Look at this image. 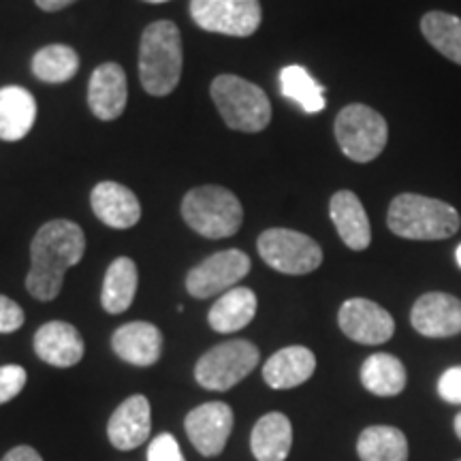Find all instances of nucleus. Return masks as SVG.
<instances>
[{
	"instance_id": "obj_8",
	"label": "nucleus",
	"mask_w": 461,
	"mask_h": 461,
	"mask_svg": "<svg viewBox=\"0 0 461 461\" xmlns=\"http://www.w3.org/2000/svg\"><path fill=\"white\" fill-rule=\"evenodd\" d=\"M258 348L248 339H229L210 348L194 366V378L207 391H229L258 366Z\"/></svg>"
},
{
	"instance_id": "obj_3",
	"label": "nucleus",
	"mask_w": 461,
	"mask_h": 461,
	"mask_svg": "<svg viewBox=\"0 0 461 461\" xmlns=\"http://www.w3.org/2000/svg\"><path fill=\"white\" fill-rule=\"evenodd\" d=\"M387 227L402 240L440 241L461 227V216L451 203L417 193H402L391 201Z\"/></svg>"
},
{
	"instance_id": "obj_25",
	"label": "nucleus",
	"mask_w": 461,
	"mask_h": 461,
	"mask_svg": "<svg viewBox=\"0 0 461 461\" xmlns=\"http://www.w3.org/2000/svg\"><path fill=\"white\" fill-rule=\"evenodd\" d=\"M406 367L395 355H370L361 366V384L378 397L400 395L406 387Z\"/></svg>"
},
{
	"instance_id": "obj_22",
	"label": "nucleus",
	"mask_w": 461,
	"mask_h": 461,
	"mask_svg": "<svg viewBox=\"0 0 461 461\" xmlns=\"http://www.w3.org/2000/svg\"><path fill=\"white\" fill-rule=\"evenodd\" d=\"M257 316V295L252 288L235 286L222 293L210 308L207 321L218 333H235L250 325Z\"/></svg>"
},
{
	"instance_id": "obj_13",
	"label": "nucleus",
	"mask_w": 461,
	"mask_h": 461,
	"mask_svg": "<svg viewBox=\"0 0 461 461\" xmlns=\"http://www.w3.org/2000/svg\"><path fill=\"white\" fill-rule=\"evenodd\" d=\"M411 322L425 338H453L461 333V299L448 293L431 291L412 305Z\"/></svg>"
},
{
	"instance_id": "obj_12",
	"label": "nucleus",
	"mask_w": 461,
	"mask_h": 461,
	"mask_svg": "<svg viewBox=\"0 0 461 461\" xmlns=\"http://www.w3.org/2000/svg\"><path fill=\"white\" fill-rule=\"evenodd\" d=\"M184 428L193 447L203 457H216L224 451L233 431V411L224 402H207L186 414Z\"/></svg>"
},
{
	"instance_id": "obj_35",
	"label": "nucleus",
	"mask_w": 461,
	"mask_h": 461,
	"mask_svg": "<svg viewBox=\"0 0 461 461\" xmlns=\"http://www.w3.org/2000/svg\"><path fill=\"white\" fill-rule=\"evenodd\" d=\"M73 3H77V0H34V5L45 14H56V11L71 7Z\"/></svg>"
},
{
	"instance_id": "obj_15",
	"label": "nucleus",
	"mask_w": 461,
	"mask_h": 461,
	"mask_svg": "<svg viewBox=\"0 0 461 461\" xmlns=\"http://www.w3.org/2000/svg\"><path fill=\"white\" fill-rule=\"evenodd\" d=\"M90 207L95 216L107 227L124 230L141 221V203L129 186L120 182H99L90 193Z\"/></svg>"
},
{
	"instance_id": "obj_33",
	"label": "nucleus",
	"mask_w": 461,
	"mask_h": 461,
	"mask_svg": "<svg viewBox=\"0 0 461 461\" xmlns=\"http://www.w3.org/2000/svg\"><path fill=\"white\" fill-rule=\"evenodd\" d=\"M438 393L448 403H461V366L448 367L438 380Z\"/></svg>"
},
{
	"instance_id": "obj_5",
	"label": "nucleus",
	"mask_w": 461,
	"mask_h": 461,
	"mask_svg": "<svg viewBox=\"0 0 461 461\" xmlns=\"http://www.w3.org/2000/svg\"><path fill=\"white\" fill-rule=\"evenodd\" d=\"M182 218L201 238L224 240L241 229L244 207L229 188L205 184L182 199Z\"/></svg>"
},
{
	"instance_id": "obj_39",
	"label": "nucleus",
	"mask_w": 461,
	"mask_h": 461,
	"mask_svg": "<svg viewBox=\"0 0 461 461\" xmlns=\"http://www.w3.org/2000/svg\"><path fill=\"white\" fill-rule=\"evenodd\" d=\"M457 461H461V459H457Z\"/></svg>"
},
{
	"instance_id": "obj_34",
	"label": "nucleus",
	"mask_w": 461,
	"mask_h": 461,
	"mask_svg": "<svg viewBox=\"0 0 461 461\" xmlns=\"http://www.w3.org/2000/svg\"><path fill=\"white\" fill-rule=\"evenodd\" d=\"M0 461H43V459L32 447H15L11 448V451Z\"/></svg>"
},
{
	"instance_id": "obj_28",
	"label": "nucleus",
	"mask_w": 461,
	"mask_h": 461,
	"mask_svg": "<svg viewBox=\"0 0 461 461\" xmlns=\"http://www.w3.org/2000/svg\"><path fill=\"white\" fill-rule=\"evenodd\" d=\"M32 75L45 84H67L79 71V54L71 45L51 43L34 51Z\"/></svg>"
},
{
	"instance_id": "obj_29",
	"label": "nucleus",
	"mask_w": 461,
	"mask_h": 461,
	"mask_svg": "<svg viewBox=\"0 0 461 461\" xmlns=\"http://www.w3.org/2000/svg\"><path fill=\"white\" fill-rule=\"evenodd\" d=\"M280 90L286 99L295 101L305 113H319L327 107L325 88L316 82L308 68L291 65L280 71Z\"/></svg>"
},
{
	"instance_id": "obj_26",
	"label": "nucleus",
	"mask_w": 461,
	"mask_h": 461,
	"mask_svg": "<svg viewBox=\"0 0 461 461\" xmlns=\"http://www.w3.org/2000/svg\"><path fill=\"white\" fill-rule=\"evenodd\" d=\"M361 461H408V440L402 429L391 425H372L357 440Z\"/></svg>"
},
{
	"instance_id": "obj_30",
	"label": "nucleus",
	"mask_w": 461,
	"mask_h": 461,
	"mask_svg": "<svg viewBox=\"0 0 461 461\" xmlns=\"http://www.w3.org/2000/svg\"><path fill=\"white\" fill-rule=\"evenodd\" d=\"M28 374L22 366L0 367V403H7L22 393L26 387Z\"/></svg>"
},
{
	"instance_id": "obj_18",
	"label": "nucleus",
	"mask_w": 461,
	"mask_h": 461,
	"mask_svg": "<svg viewBox=\"0 0 461 461\" xmlns=\"http://www.w3.org/2000/svg\"><path fill=\"white\" fill-rule=\"evenodd\" d=\"M152 429V411L148 397L131 395L115 408L107 425L109 442L118 451H131L148 440Z\"/></svg>"
},
{
	"instance_id": "obj_16",
	"label": "nucleus",
	"mask_w": 461,
	"mask_h": 461,
	"mask_svg": "<svg viewBox=\"0 0 461 461\" xmlns=\"http://www.w3.org/2000/svg\"><path fill=\"white\" fill-rule=\"evenodd\" d=\"M34 353L54 367H73L84 359V338L71 322L50 321L34 333Z\"/></svg>"
},
{
	"instance_id": "obj_27",
	"label": "nucleus",
	"mask_w": 461,
	"mask_h": 461,
	"mask_svg": "<svg viewBox=\"0 0 461 461\" xmlns=\"http://www.w3.org/2000/svg\"><path fill=\"white\" fill-rule=\"evenodd\" d=\"M420 34L438 54L461 67V17L447 11H429L420 17Z\"/></svg>"
},
{
	"instance_id": "obj_9",
	"label": "nucleus",
	"mask_w": 461,
	"mask_h": 461,
	"mask_svg": "<svg viewBox=\"0 0 461 461\" xmlns=\"http://www.w3.org/2000/svg\"><path fill=\"white\" fill-rule=\"evenodd\" d=\"M188 11L201 31L227 37H252L263 22L258 0H190Z\"/></svg>"
},
{
	"instance_id": "obj_14",
	"label": "nucleus",
	"mask_w": 461,
	"mask_h": 461,
	"mask_svg": "<svg viewBox=\"0 0 461 461\" xmlns=\"http://www.w3.org/2000/svg\"><path fill=\"white\" fill-rule=\"evenodd\" d=\"M129 101V84L126 71L118 62H103L90 75L88 107L95 118L112 122L124 113Z\"/></svg>"
},
{
	"instance_id": "obj_31",
	"label": "nucleus",
	"mask_w": 461,
	"mask_h": 461,
	"mask_svg": "<svg viewBox=\"0 0 461 461\" xmlns=\"http://www.w3.org/2000/svg\"><path fill=\"white\" fill-rule=\"evenodd\" d=\"M148 461H186L180 451V445L171 434H160L149 442Z\"/></svg>"
},
{
	"instance_id": "obj_19",
	"label": "nucleus",
	"mask_w": 461,
	"mask_h": 461,
	"mask_svg": "<svg viewBox=\"0 0 461 461\" xmlns=\"http://www.w3.org/2000/svg\"><path fill=\"white\" fill-rule=\"evenodd\" d=\"M330 216L336 224L339 240L350 250H367L372 244V224L366 207L353 190H338L330 201Z\"/></svg>"
},
{
	"instance_id": "obj_32",
	"label": "nucleus",
	"mask_w": 461,
	"mask_h": 461,
	"mask_svg": "<svg viewBox=\"0 0 461 461\" xmlns=\"http://www.w3.org/2000/svg\"><path fill=\"white\" fill-rule=\"evenodd\" d=\"M24 310L14 299L0 295V333H14L24 325Z\"/></svg>"
},
{
	"instance_id": "obj_6",
	"label": "nucleus",
	"mask_w": 461,
	"mask_h": 461,
	"mask_svg": "<svg viewBox=\"0 0 461 461\" xmlns=\"http://www.w3.org/2000/svg\"><path fill=\"white\" fill-rule=\"evenodd\" d=\"M333 132H336V141L344 157L359 165L378 158L389 141L387 120L376 109L363 105V103L346 105L336 115Z\"/></svg>"
},
{
	"instance_id": "obj_11",
	"label": "nucleus",
	"mask_w": 461,
	"mask_h": 461,
	"mask_svg": "<svg viewBox=\"0 0 461 461\" xmlns=\"http://www.w3.org/2000/svg\"><path fill=\"white\" fill-rule=\"evenodd\" d=\"M338 325L357 344L378 346L389 342L395 333V321L383 305L372 299H346L338 312Z\"/></svg>"
},
{
	"instance_id": "obj_20",
	"label": "nucleus",
	"mask_w": 461,
	"mask_h": 461,
	"mask_svg": "<svg viewBox=\"0 0 461 461\" xmlns=\"http://www.w3.org/2000/svg\"><path fill=\"white\" fill-rule=\"evenodd\" d=\"M316 370V357L305 346H286L263 366V380L272 389H295L308 383Z\"/></svg>"
},
{
	"instance_id": "obj_23",
	"label": "nucleus",
	"mask_w": 461,
	"mask_h": 461,
	"mask_svg": "<svg viewBox=\"0 0 461 461\" xmlns=\"http://www.w3.org/2000/svg\"><path fill=\"white\" fill-rule=\"evenodd\" d=\"M293 447V425L286 414L269 412L257 420L250 448L257 461H285Z\"/></svg>"
},
{
	"instance_id": "obj_37",
	"label": "nucleus",
	"mask_w": 461,
	"mask_h": 461,
	"mask_svg": "<svg viewBox=\"0 0 461 461\" xmlns=\"http://www.w3.org/2000/svg\"><path fill=\"white\" fill-rule=\"evenodd\" d=\"M143 3H149V5H163V3H169V0H143Z\"/></svg>"
},
{
	"instance_id": "obj_24",
	"label": "nucleus",
	"mask_w": 461,
	"mask_h": 461,
	"mask_svg": "<svg viewBox=\"0 0 461 461\" xmlns=\"http://www.w3.org/2000/svg\"><path fill=\"white\" fill-rule=\"evenodd\" d=\"M140 274L137 265L129 257H118L109 265L101 288V305L109 314H122L135 302Z\"/></svg>"
},
{
	"instance_id": "obj_1",
	"label": "nucleus",
	"mask_w": 461,
	"mask_h": 461,
	"mask_svg": "<svg viewBox=\"0 0 461 461\" xmlns=\"http://www.w3.org/2000/svg\"><path fill=\"white\" fill-rule=\"evenodd\" d=\"M86 235L77 222L54 218L34 233L31 244V272L26 276L28 293L39 302L60 295L62 282L71 267L84 258Z\"/></svg>"
},
{
	"instance_id": "obj_4",
	"label": "nucleus",
	"mask_w": 461,
	"mask_h": 461,
	"mask_svg": "<svg viewBox=\"0 0 461 461\" xmlns=\"http://www.w3.org/2000/svg\"><path fill=\"white\" fill-rule=\"evenodd\" d=\"M210 95L230 131L261 132L272 122V103L261 86L240 75H218L210 86Z\"/></svg>"
},
{
	"instance_id": "obj_10",
	"label": "nucleus",
	"mask_w": 461,
	"mask_h": 461,
	"mask_svg": "<svg viewBox=\"0 0 461 461\" xmlns=\"http://www.w3.org/2000/svg\"><path fill=\"white\" fill-rule=\"evenodd\" d=\"M250 257L238 248L221 250L207 257L197 267H193L186 276V291L194 299H210L235 288L250 274Z\"/></svg>"
},
{
	"instance_id": "obj_2",
	"label": "nucleus",
	"mask_w": 461,
	"mask_h": 461,
	"mask_svg": "<svg viewBox=\"0 0 461 461\" xmlns=\"http://www.w3.org/2000/svg\"><path fill=\"white\" fill-rule=\"evenodd\" d=\"M184 68L180 28L171 20L143 28L140 43V82L149 96H169L177 88Z\"/></svg>"
},
{
	"instance_id": "obj_7",
	"label": "nucleus",
	"mask_w": 461,
	"mask_h": 461,
	"mask_svg": "<svg viewBox=\"0 0 461 461\" xmlns=\"http://www.w3.org/2000/svg\"><path fill=\"white\" fill-rule=\"evenodd\" d=\"M257 250L269 267L286 276L312 274L322 265V248L302 230L280 227L263 230Z\"/></svg>"
},
{
	"instance_id": "obj_38",
	"label": "nucleus",
	"mask_w": 461,
	"mask_h": 461,
	"mask_svg": "<svg viewBox=\"0 0 461 461\" xmlns=\"http://www.w3.org/2000/svg\"><path fill=\"white\" fill-rule=\"evenodd\" d=\"M455 257H457V263H459V267H461V244L457 246V252H455Z\"/></svg>"
},
{
	"instance_id": "obj_21",
	"label": "nucleus",
	"mask_w": 461,
	"mask_h": 461,
	"mask_svg": "<svg viewBox=\"0 0 461 461\" xmlns=\"http://www.w3.org/2000/svg\"><path fill=\"white\" fill-rule=\"evenodd\" d=\"M37 120V101L22 86L0 88V140L20 141L32 131Z\"/></svg>"
},
{
	"instance_id": "obj_36",
	"label": "nucleus",
	"mask_w": 461,
	"mask_h": 461,
	"mask_svg": "<svg viewBox=\"0 0 461 461\" xmlns=\"http://www.w3.org/2000/svg\"><path fill=\"white\" fill-rule=\"evenodd\" d=\"M455 434H457V438L461 440V412L455 417Z\"/></svg>"
},
{
	"instance_id": "obj_17",
	"label": "nucleus",
	"mask_w": 461,
	"mask_h": 461,
	"mask_svg": "<svg viewBox=\"0 0 461 461\" xmlns=\"http://www.w3.org/2000/svg\"><path fill=\"white\" fill-rule=\"evenodd\" d=\"M112 348L120 359L131 366L149 367L163 355V333L152 322H126L113 331Z\"/></svg>"
}]
</instances>
